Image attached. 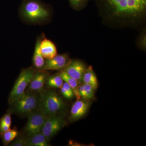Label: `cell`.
Listing matches in <instances>:
<instances>
[{
  "label": "cell",
  "mask_w": 146,
  "mask_h": 146,
  "mask_svg": "<svg viewBox=\"0 0 146 146\" xmlns=\"http://www.w3.org/2000/svg\"><path fill=\"white\" fill-rule=\"evenodd\" d=\"M103 21L112 27L141 29L146 18V0H95Z\"/></svg>",
  "instance_id": "cell-1"
},
{
  "label": "cell",
  "mask_w": 146,
  "mask_h": 146,
  "mask_svg": "<svg viewBox=\"0 0 146 146\" xmlns=\"http://www.w3.org/2000/svg\"><path fill=\"white\" fill-rule=\"evenodd\" d=\"M19 13L25 22L33 25L46 23L52 16L50 5L40 0H23Z\"/></svg>",
  "instance_id": "cell-2"
},
{
  "label": "cell",
  "mask_w": 146,
  "mask_h": 146,
  "mask_svg": "<svg viewBox=\"0 0 146 146\" xmlns=\"http://www.w3.org/2000/svg\"><path fill=\"white\" fill-rule=\"evenodd\" d=\"M65 107L63 98L52 90L44 91L39 98L38 110L47 117L58 115Z\"/></svg>",
  "instance_id": "cell-3"
},
{
  "label": "cell",
  "mask_w": 146,
  "mask_h": 146,
  "mask_svg": "<svg viewBox=\"0 0 146 146\" xmlns=\"http://www.w3.org/2000/svg\"><path fill=\"white\" fill-rule=\"evenodd\" d=\"M39 102V98L36 94L25 92L11 104L10 111L21 116L28 117L38 110Z\"/></svg>",
  "instance_id": "cell-4"
},
{
  "label": "cell",
  "mask_w": 146,
  "mask_h": 146,
  "mask_svg": "<svg viewBox=\"0 0 146 146\" xmlns=\"http://www.w3.org/2000/svg\"><path fill=\"white\" fill-rule=\"evenodd\" d=\"M36 71L33 67H29L22 70L10 92L9 98V104L25 93Z\"/></svg>",
  "instance_id": "cell-5"
},
{
  "label": "cell",
  "mask_w": 146,
  "mask_h": 146,
  "mask_svg": "<svg viewBox=\"0 0 146 146\" xmlns=\"http://www.w3.org/2000/svg\"><path fill=\"white\" fill-rule=\"evenodd\" d=\"M66 124L65 119L60 115L48 116L45 121L42 132L48 141H49Z\"/></svg>",
  "instance_id": "cell-6"
},
{
  "label": "cell",
  "mask_w": 146,
  "mask_h": 146,
  "mask_svg": "<svg viewBox=\"0 0 146 146\" xmlns=\"http://www.w3.org/2000/svg\"><path fill=\"white\" fill-rule=\"evenodd\" d=\"M27 122L25 128V132L27 137L42 132L47 116L38 110L28 116Z\"/></svg>",
  "instance_id": "cell-7"
},
{
  "label": "cell",
  "mask_w": 146,
  "mask_h": 146,
  "mask_svg": "<svg viewBox=\"0 0 146 146\" xmlns=\"http://www.w3.org/2000/svg\"><path fill=\"white\" fill-rule=\"evenodd\" d=\"M86 68V65L82 61L78 60H71L70 63L61 70L82 84L84 74Z\"/></svg>",
  "instance_id": "cell-8"
},
{
  "label": "cell",
  "mask_w": 146,
  "mask_h": 146,
  "mask_svg": "<svg viewBox=\"0 0 146 146\" xmlns=\"http://www.w3.org/2000/svg\"><path fill=\"white\" fill-rule=\"evenodd\" d=\"M91 104L90 100L82 98L77 100L71 108L69 120L75 121L81 119L86 114Z\"/></svg>",
  "instance_id": "cell-9"
},
{
  "label": "cell",
  "mask_w": 146,
  "mask_h": 146,
  "mask_svg": "<svg viewBox=\"0 0 146 146\" xmlns=\"http://www.w3.org/2000/svg\"><path fill=\"white\" fill-rule=\"evenodd\" d=\"M71 59L67 54L56 55L51 59L45 60L44 70H62L70 63Z\"/></svg>",
  "instance_id": "cell-10"
},
{
  "label": "cell",
  "mask_w": 146,
  "mask_h": 146,
  "mask_svg": "<svg viewBox=\"0 0 146 146\" xmlns=\"http://www.w3.org/2000/svg\"><path fill=\"white\" fill-rule=\"evenodd\" d=\"M40 51L46 60L51 59L57 54V49L54 43L42 34L40 42Z\"/></svg>",
  "instance_id": "cell-11"
},
{
  "label": "cell",
  "mask_w": 146,
  "mask_h": 146,
  "mask_svg": "<svg viewBox=\"0 0 146 146\" xmlns=\"http://www.w3.org/2000/svg\"><path fill=\"white\" fill-rule=\"evenodd\" d=\"M47 75L45 70L36 71L29 85V90L31 92H41L46 81Z\"/></svg>",
  "instance_id": "cell-12"
},
{
  "label": "cell",
  "mask_w": 146,
  "mask_h": 146,
  "mask_svg": "<svg viewBox=\"0 0 146 146\" xmlns=\"http://www.w3.org/2000/svg\"><path fill=\"white\" fill-rule=\"evenodd\" d=\"M41 37L42 36L38 37L36 39L33 58V65L35 68L38 70H44L45 63L44 58L41 53L39 46Z\"/></svg>",
  "instance_id": "cell-13"
},
{
  "label": "cell",
  "mask_w": 146,
  "mask_h": 146,
  "mask_svg": "<svg viewBox=\"0 0 146 146\" xmlns=\"http://www.w3.org/2000/svg\"><path fill=\"white\" fill-rule=\"evenodd\" d=\"M58 74L61 77L63 81L67 82L71 86L74 92V96L77 98V100L81 98L79 92V89L82 84L75 79L71 77L70 76L68 75L67 73L62 70H60Z\"/></svg>",
  "instance_id": "cell-14"
},
{
  "label": "cell",
  "mask_w": 146,
  "mask_h": 146,
  "mask_svg": "<svg viewBox=\"0 0 146 146\" xmlns=\"http://www.w3.org/2000/svg\"><path fill=\"white\" fill-rule=\"evenodd\" d=\"M83 83L90 84L96 90L98 86V79L94 72L93 67L89 66L86 68L83 77Z\"/></svg>",
  "instance_id": "cell-15"
},
{
  "label": "cell",
  "mask_w": 146,
  "mask_h": 146,
  "mask_svg": "<svg viewBox=\"0 0 146 146\" xmlns=\"http://www.w3.org/2000/svg\"><path fill=\"white\" fill-rule=\"evenodd\" d=\"M29 146H50L48 141L42 132L27 137Z\"/></svg>",
  "instance_id": "cell-16"
},
{
  "label": "cell",
  "mask_w": 146,
  "mask_h": 146,
  "mask_svg": "<svg viewBox=\"0 0 146 146\" xmlns=\"http://www.w3.org/2000/svg\"><path fill=\"white\" fill-rule=\"evenodd\" d=\"M63 80L58 74L51 76L47 78L48 86L50 88H60L63 86Z\"/></svg>",
  "instance_id": "cell-17"
},
{
  "label": "cell",
  "mask_w": 146,
  "mask_h": 146,
  "mask_svg": "<svg viewBox=\"0 0 146 146\" xmlns=\"http://www.w3.org/2000/svg\"><path fill=\"white\" fill-rule=\"evenodd\" d=\"M18 135V131L15 129H9L1 136L2 138L3 144L4 146L8 145Z\"/></svg>",
  "instance_id": "cell-18"
},
{
  "label": "cell",
  "mask_w": 146,
  "mask_h": 146,
  "mask_svg": "<svg viewBox=\"0 0 146 146\" xmlns=\"http://www.w3.org/2000/svg\"><path fill=\"white\" fill-rule=\"evenodd\" d=\"M91 0H68L70 5L73 9L76 11L83 9Z\"/></svg>",
  "instance_id": "cell-19"
},
{
  "label": "cell",
  "mask_w": 146,
  "mask_h": 146,
  "mask_svg": "<svg viewBox=\"0 0 146 146\" xmlns=\"http://www.w3.org/2000/svg\"><path fill=\"white\" fill-rule=\"evenodd\" d=\"M83 84L84 89V97L83 99L89 100H95V90L94 88L90 84Z\"/></svg>",
  "instance_id": "cell-20"
},
{
  "label": "cell",
  "mask_w": 146,
  "mask_h": 146,
  "mask_svg": "<svg viewBox=\"0 0 146 146\" xmlns=\"http://www.w3.org/2000/svg\"><path fill=\"white\" fill-rule=\"evenodd\" d=\"M11 146H29L27 138L21 137L16 138L10 145Z\"/></svg>",
  "instance_id": "cell-21"
},
{
  "label": "cell",
  "mask_w": 146,
  "mask_h": 146,
  "mask_svg": "<svg viewBox=\"0 0 146 146\" xmlns=\"http://www.w3.org/2000/svg\"><path fill=\"white\" fill-rule=\"evenodd\" d=\"M142 33L140 35V37L138 38V46L143 50L146 49V35L145 31V29L143 30Z\"/></svg>",
  "instance_id": "cell-22"
},
{
  "label": "cell",
  "mask_w": 146,
  "mask_h": 146,
  "mask_svg": "<svg viewBox=\"0 0 146 146\" xmlns=\"http://www.w3.org/2000/svg\"><path fill=\"white\" fill-rule=\"evenodd\" d=\"M10 111L7 112L0 119V123L4 124L11 127V119Z\"/></svg>",
  "instance_id": "cell-23"
},
{
  "label": "cell",
  "mask_w": 146,
  "mask_h": 146,
  "mask_svg": "<svg viewBox=\"0 0 146 146\" xmlns=\"http://www.w3.org/2000/svg\"><path fill=\"white\" fill-rule=\"evenodd\" d=\"M62 87L65 89V91H67L68 95H69V97H70V99L74 97V94L72 89L71 86L67 82H65L63 83Z\"/></svg>",
  "instance_id": "cell-24"
},
{
  "label": "cell",
  "mask_w": 146,
  "mask_h": 146,
  "mask_svg": "<svg viewBox=\"0 0 146 146\" xmlns=\"http://www.w3.org/2000/svg\"><path fill=\"white\" fill-rule=\"evenodd\" d=\"M10 127L7 125L0 123V136H1L4 133L9 130Z\"/></svg>",
  "instance_id": "cell-25"
},
{
  "label": "cell",
  "mask_w": 146,
  "mask_h": 146,
  "mask_svg": "<svg viewBox=\"0 0 146 146\" xmlns=\"http://www.w3.org/2000/svg\"><path fill=\"white\" fill-rule=\"evenodd\" d=\"M60 89L61 93L62 94V95H63V96L65 97V98H66L68 99H70V97H69V95H68L67 91H65V89H64L62 86L60 88Z\"/></svg>",
  "instance_id": "cell-26"
}]
</instances>
